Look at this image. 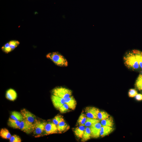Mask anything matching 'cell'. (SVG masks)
I'll use <instances>...</instances> for the list:
<instances>
[{"instance_id": "7c38bea8", "label": "cell", "mask_w": 142, "mask_h": 142, "mask_svg": "<svg viewBox=\"0 0 142 142\" xmlns=\"http://www.w3.org/2000/svg\"><path fill=\"white\" fill-rule=\"evenodd\" d=\"M65 103L68 105L70 109L74 110L75 109L77 103L73 96L71 95L65 99Z\"/></svg>"}, {"instance_id": "f546056e", "label": "cell", "mask_w": 142, "mask_h": 142, "mask_svg": "<svg viewBox=\"0 0 142 142\" xmlns=\"http://www.w3.org/2000/svg\"><path fill=\"white\" fill-rule=\"evenodd\" d=\"M2 50L4 52L8 53L12 50L10 47L9 43H7L3 45L2 48Z\"/></svg>"}, {"instance_id": "e0dca14e", "label": "cell", "mask_w": 142, "mask_h": 142, "mask_svg": "<svg viewBox=\"0 0 142 142\" xmlns=\"http://www.w3.org/2000/svg\"><path fill=\"white\" fill-rule=\"evenodd\" d=\"M139 65L142 69V52L138 50L134 49L132 50Z\"/></svg>"}, {"instance_id": "2e32d148", "label": "cell", "mask_w": 142, "mask_h": 142, "mask_svg": "<svg viewBox=\"0 0 142 142\" xmlns=\"http://www.w3.org/2000/svg\"><path fill=\"white\" fill-rule=\"evenodd\" d=\"M91 138L90 127H86L81 138V141L85 142L90 139Z\"/></svg>"}, {"instance_id": "44dd1931", "label": "cell", "mask_w": 142, "mask_h": 142, "mask_svg": "<svg viewBox=\"0 0 142 142\" xmlns=\"http://www.w3.org/2000/svg\"><path fill=\"white\" fill-rule=\"evenodd\" d=\"M0 136L3 139H9L11 135L9 130L7 129H2L0 131Z\"/></svg>"}, {"instance_id": "7402d4cb", "label": "cell", "mask_w": 142, "mask_h": 142, "mask_svg": "<svg viewBox=\"0 0 142 142\" xmlns=\"http://www.w3.org/2000/svg\"><path fill=\"white\" fill-rule=\"evenodd\" d=\"M87 116L83 111L81 113L77 121V125H84L86 121Z\"/></svg>"}, {"instance_id": "4dcf8cb0", "label": "cell", "mask_w": 142, "mask_h": 142, "mask_svg": "<svg viewBox=\"0 0 142 142\" xmlns=\"http://www.w3.org/2000/svg\"><path fill=\"white\" fill-rule=\"evenodd\" d=\"M138 94L137 90L134 89H130L128 93L129 96L130 97H135Z\"/></svg>"}, {"instance_id": "f1b7e54d", "label": "cell", "mask_w": 142, "mask_h": 142, "mask_svg": "<svg viewBox=\"0 0 142 142\" xmlns=\"http://www.w3.org/2000/svg\"><path fill=\"white\" fill-rule=\"evenodd\" d=\"M9 139L10 142H21V141L20 137L16 135L12 136Z\"/></svg>"}, {"instance_id": "ac0fdd59", "label": "cell", "mask_w": 142, "mask_h": 142, "mask_svg": "<svg viewBox=\"0 0 142 142\" xmlns=\"http://www.w3.org/2000/svg\"><path fill=\"white\" fill-rule=\"evenodd\" d=\"M100 123L102 126L113 127L114 125L113 119L111 116L106 119L101 120Z\"/></svg>"}, {"instance_id": "5bb4252c", "label": "cell", "mask_w": 142, "mask_h": 142, "mask_svg": "<svg viewBox=\"0 0 142 142\" xmlns=\"http://www.w3.org/2000/svg\"><path fill=\"white\" fill-rule=\"evenodd\" d=\"M57 126L58 132L60 133L65 132L70 128L69 126L64 120L60 123Z\"/></svg>"}, {"instance_id": "d6a6232c", "label": "cell", "mask_w": 142, "mask_h": 142, "mask_svg": "<svg viewBox=\"0 0 142 142\" xmlns=\"http://www.w3.org/2000/svg\"><path fill=\"white\" fill-rule=\"evenodd\" d=\"M141 73H142L141 74H142V71H141Z\"/></svg>"}, {"instance_id": "d6986e66", "label": "cell", "mask_w": 142, "mask_h": 142, "mask_svg": "<svg viewBox=\"0 0 142 142\" xmlns=\"http://www.w3.org/2000/svg\"><path fill=\"white\" fill-rule=\"evenodd\" d=\"M10 118L12 119L20 122L24 119L23 116L21 112L16 111L12 112Z\"/></svg>"}, {"instance_id": "d4e9b609", "label": "cell", "mask_w": 142, "mask_h": 142, "mask_svg": "<svg viewBox=\"0 0 142 142\" xmlns=\"http://www.w3.org/2000/svg\"><path fill=\"white\" fill-rule=\"evenodd\" d=\"M110 116V115L106 112L104 111H100L98 115L97 119L101 120L106 119Z\"/></svg>"}, {"instance_id": "277c9868", "label": "cell", "mask_w": 142, "mask_h": 142, "mask_svg": "<svg viewBox=\"0 0 142 142\" xmlns=\"http://www.w3.org/2000/svg\"><path fill=\"white\" fill-rule=\"evenodd\" d=\"M34 129V123L25 119L20 122L19 129L27 134L33 132Z\"/></svg>"}, {"instance_id": "52a82bcc", "label": "cell", "mask_w": 142, "mask_h": 142, "mask_svg": "<svg viewBox=\"0 0 142 142\" xmlns=\"http://www.w3.org/2000/svg\"><path fill=\"white\" fill-rule=\"evenodd\" d=\"M20 112L24 119L33 123L37 120L35 115L25 108L21 110Z\"/></svg>"}, {"instance_id": "484cf974", "label": "cell", "mask_w": 142, "mask_h": 142, "mask_svg": "<svg viewBox=\"0 0 142 142\" xmlns=\"http://www.w3.org/2000/svg\"><path fill=\"white\" fill-rule=\"evenodd\" d=\"M64 120L63 116L60 115H58L55 116L53 119L52 121L57 126L60 122Z\"/></svg>"}, {"instance_id": "5b68a950", "label": "cell", "mask_w": 142, "mask_h": 142, "mask_svg": "<svg viewBox=\"0 0 142 142\" xmlns=\"http://www.w3.org/2000/svg\"><path fill=\"white\" fill-rule=\"evenodd\" d=\"M100 111L99 109L94 106H88L84 109L85 113L87 117L97 119Z\"/></svg>"}, {"instance_id": "6da1fadb", "label": "cell", "mask_w": 142, "mask_h": 142, "mask_svg": "<svg viewBox=\"0 0 142 142\" xmlns=\"http://www.w3.org/2000/svg\"><path fill=\"white\" fill-rule=\"evenodd\" d=\"M123 59L125 65L129 69L136 70L138 69L140 67L132 50L126 52L123 57Z\"/></svg>"}, {"instance_id": "7a4b0ae2", "label": "cell", "mask_w": 142, "mask_h": 142, "mask_svg": "<svg viewBox=\"0 0 142 142\" xmlns=\"http://www.w3.org/2000/svg\"><path fill=\"white\" fill-rule=\"evenodd\" d=\"M46 57L58 66L63 67H67L68 65V62L66 59L58 52L49 53L47 55Z\"/></svg>"}, {"instance_id": "cb8c5ba5", "label": "cell", "mask_w": 142, "mask_h": 142, "mask_svg": "<svg viewBox=\"0 0 142 142\" xmlns=\"http://www.w3.org/2000/svg\"><path fill=\"white\" fill-rule=\"evenodd\" d=\"M135 86L136 88L139 90H142V74H140L135 82Z\"/></svg>"}, {"instance_id": "4316f807", "label": "cell", "mask_w": 142, "mask_h": 142, "mask_svg": "<svg viewBox=\"0 0 142 142\" xmlns=\"http://www.w3.org/2000/svg\"><path fill=\"white\" fill-rule=\"evenodd\" d=\"M10 47L12 50H14L19 44V41L15 40H12L9 42Z\"/></svg>"}, {"instance_id": "8fae6325", "label": "cell", "mask_w": 142, "mask_h": 142, "mask_svg": "<svg viewBox=\"0 0 142 142\" xmlns=\"http://www.w3.org/2000/svg\"><path fill=\"white\" fill-rule=\"evenodd\" d=\"M113 127L102 126L100 131V136L102 137L107 136L112 132L114 130Z\"/></svg>"}, {"instance_id": "603a6c76", "label": "cell", "mask_w": 142, "mask_h": 142, "mask_svg": "<svg viewBox=\"0 0 142 142\" xmlns=\"http://www.w3.org/2000/svg\"><path fill=\"white\" fill-rule=\"evenodd\" d=\"M100 122V120L98 119L87 117L84 125L85 127H90L93 124Z\"/></svg>"}, {"instance_id": "9a60e30c", "label": "cell", "mask_w": 142, "mask_h": 142, "mask_svg": "<svg viewBox=\"0 0 142 142\" xmlns=\"http://www.w3.org/2000/svg\"><path fill=\"white\" fill-rule=\"evenodd\" d=\"M85 127L84 125H80L76 128L74 130L75 136L79 138H81Z\"/></svg>"}, {"instance_id": "9c48e42d", "label": "cell", "mask_w": 142, "mask_h": 142, "mask_svg": "<svg viewBox=\"0 0 142 142\" xmlns=\"http://www.w3.org/2000/svg\"><path fill=\"white\" fill-rule=\"evenodd\" d=\"M51 99L54 106L58 110L65 103V99L53 94L51 96Z\"/></svg>"}, {"instance_id": "30bf717a", "label": "cell", "mask_w": 142, "mask_h": 142, "mask_svg": "<svg viewBox=\"0 0 142 142\" xmlns=\"http://www.w3.org/2000/svg\"><path fill=\"white\" fill-rule=\"evenodd\" d=\"M44 130L46 134L48 135L58 132L57 126L53 122L47 123L45 126Z\"/></svg>"}, {"instance_id": "ba28073f", "label": "cell", "mask_w": 142, "mask_h": 142, "mask_svg": "<svg viewBox=\"0 0 142 142\" xmlns=\"http://www.w3.org/2000/svg\"><path fill=\"white\" fill-rule=\"evenodd\" d=\"M47 123L46 122H41L37 120L34 123V134L37 135L41 134L44 130Z\"/></svg>"}, {"instance_id": "4fadbf2b", "label": "cell", "mask_w": 142, "mask_h": 142, "mask_svg": "<svg viewBox=\"0 0 142 142\" xmlns=\"http://www.w3.org/2000/svg\"><path fill=\"white\" fill-rule=\"evenodd\" d=\"M17 95L16 92L13 89H10L7 90L6 97L7 99L11 100L14 101L17 98Z\"/></svg>"}, {"instance_id": "ffe728a7", "label": "cell", "mask_w": 142, "mask_h": 142, "mask_svg": "<svg viewBox=\"0 0 142 142\" xmlns=\"http://www.w3.org/2000/svg\"><path fill=\"white\" fill-rule=\"evenodd\" d=\"M20 121L9 118L8 121V124L10 126L14 129H19Z\"/></svg>"}, {"instance_id": "1f68e13d", "label": "cell", "mask_w": 142, "mask_h": 142, "mask_svg": "<svg viewBox=\"0 0 142 142\" xmlns=\"http://www.w3.org/2000/svg\"><path fill=\"white\" fill-rule=\"evenodd\" d=\"M135 99L138 101L142 100V94H137L135 97Z\"/></svg>"}, {"instance_id": "8992f818", "label": "cell", "mask_w": 142, "mask_h": 142, "mask_svg": "<svg viewBox=\"0 0 142 142\" xmlns=\"http://www.w3.org/2000/svg\"><path fill=\"white\" fill-rule=\"evenodd\" d=\"M102 125L100 123H95L90 127L91 138H97L100 136V133Z\"/></svg>"}, {"instance_id": "3957f363", "label": "cell", "mask_w": 142, "mask_h": 142, "mask_svg": "<svg viewBox=\"0 0 142 142\" xmlns=\"http://www.w3.org/2000/svg\"><path fill=\"white\" fill-rule=\"evenodd\" d=\"M53 95L64 99H66L72 95V92L70 89L63 87H59L54 89L52 91Z\"/></svg>"}, {"instance_id": "83f0119b", "label": "cell", "mask_w": 142, "mask_h": 142, "mask_svg": "<svg viewBox=\"0 0 142 142\" xmlns=\"http://www.w3.org/2000/svg\"><path fill=\"white\" fill-rule=\"evenodd\" d=\"M69 108L65 103L62 105L58 110L62 113H64L68 111L69 110Z\"/></svg>"}]
</instances>
